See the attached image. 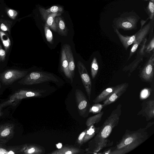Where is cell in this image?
<instances>
[{"instance_id": "8992f818", "label": "cell", "mask_w": 154, "mask_h": 154, "mask_svg": "<svg viewBox=\"0 0 154 154\" xmlns=\"http://www.w3.org/2000/svg\"><path fill=\"white\" fill-rule=\"evenodd\" d=\"M77 109L80 116L85 118L88 115L91 106L84 94L80 90L76 89L75 93Z\"/></svg>"}, {"instance_id": "5bb4252c", "label": "cell", "mask_w": 154, "mask_h": 154, "mask_svg": "<svg viewBox=\"0 0 154 154\" xmlns=\"http://www.w3.org/2000/svg\"><path fill=\"white\" fill-rule=\"evenodd\" d=\"M39 10L42 17L46 21L45 25L55 32H57L55 17L60 16L61 13H49L45 9L39 7Z\"/></svg>"}, {"instance_id": "9c48e42d", "label": "cell", "mask_w": 154, "mask_h": 154, "mask_svg": "<svg viewBox=\"0 0 154 154\" xmlns=\"http://www.w3.org/2000/svg\"><path fill=\"white\" fill-rule=\"evenodd\" d=\"M77 66L83 84L88 96V99L90 100L92 87L91 78L85 66L80 61H78Z\"/></svg>"}, {"instance_id": "484cf974", "label": "cell", "mask_w": 154, "mask_h": 154, "mask_svg": "<svg viewBox=\"0 0 154 154\" xmlns=\"http://www.w3.org/2000/svg\"><path fill=\"white\" fill-rule=\"evenodd\" d=\"M0 38L6 53L8 52L11 45V41L9 37L2 32H0Z\"/></svg>"}, {"instance_id": "5b68a950", "label": "cell", "mask_w": 154, "mask_h": 154, "mask_svg": "<svg viewBox=\"0 0 154 154\" xmlns=\"http://www.w3.org/2000/svg\"><path fill=\"white\" fill-rule=\"evenodd\" d=\"M27 73V71L16 69L7 70L1 74L0 76L1 81L3 85H8L22 79L26 76Z\"/></svg>"}, {"instance_id": "836d02e7", "label": "cell", "mask_w": 154, "mask_h": 154, "mask_svg": "<svg viewBox=\"0 0 154 154\" xmlns=\"http://www.w3.org/2000/svg\"><path fill=\"white\" fill-rule=\"evenodd\" d=\"M6 54V53L5 50L2 48L0 41V63L1 62L5 60Z\"/></svg>"}, {"instance_id": "7402d4cb", "label": "cell", "mask_w": 154, "mask_h": 154, "mask_svg": "<svg viewBox=\"0 0 154 154\" xmlns=\"http://www.w3.org/2000/svg\"><path fill=\"white\" fill-rule=\"evenodd\" d=\"M143 56L137 54L135 59L128 66H125L123 69V71L129 72V74L130 75L135 69L139 64L143 61Z\"/></svg>"}, {"instance_id": "d4e9b609", "label": "cell", "mask_w": 154, "mask_h": 154, "mask_svg": "<svg viewBox=\"0 0 154 154\" xmlns=\"http://www.w3.org/2000/svg\"><path fill=\"white\" fill-rule=\"evenodd\" d=\"M103 114L104 112L102 111L95 115L89 117L85 123L87 127L92 124H97L101 121Z\"/></svg>"}, {"instance_id": "52a82bcc", "label": "cell", "mask_w": 154, "mask_h": 154, "mask_svg": "<svg viewBox=\"0 0 154 154\" xmlns=\"http://www.w3.org/2000/svg\"><path fill=\"white\" fill-rule=\"evenodd\" d=\"M140 71V77L143 81L152 83L153 82L154 52Z\"/></svg>"}, {"instance_id": "ba28073f", "label": "cell", "mask_w": 154, "mask_h": 154, "mask_svg": "<svg viewBox=\"0 0 154 154\" xmlns=\"http://www.w3.org/2000/svg\"><path fill=\"white\" fill-rule=\"evenodd\" d=\"M150 23L149 22L143 27L141 26L140 29L136 33V37L131 47L128 59L129 60L133 55L141 42L147 36L150 29Z\"/></svg>"}, {"instance_id": "4dcf8cb0", "label": "cell", "mask_w": 154, "mask_h": 154, "mask_svg": "<svg viewBox=\"0 0 154 154\" xmlns=\"http://www.w3.org/2000/svg\"><path fill=\"white\" fill-rule=\"evenodd\" d=\"M152 91V89L145 88L142 89L140 94V99L143 100L148 97L150 95Z\"/></svg>"}, {"instance_id": "e0dca14e", "label": "cell", "mask_w": 154, "mask_h": 154, "mask_svg": "<svg viewBox=\"0 0 154 154\" xmlns=\"http://www.w3.org/2000/svg\"><path fill=\"white\" fill-rule=\"evenodd\" d=\"M85 151L78 147L69 145H66L61 148L55 150L51 154H77L84 153Z\"/></svg>"}, {"instance_id": "ac0fdd59", "label": "cell", "mask_w": 154, "mask_h": 154, "mask_svg": "<svg viewBox=\"0 0 154 154\" xmlns=\"http://www.w3.org/2000/svg\"><path fill=\"white\" fill-rule=\"evenodd\" d=\"M60 70L65 76L70 79L71 81V78L69 70L68 63L63 46L62 47L61 52Z\"/></svg>"}, {"instance_id": "9a60e30c", "label": "cell", "mask_w": 154, "mask_h": 154, "mask_svg": "<svg viewBox=\"0 0 154 154\" xmlns=\"http://www.w3.org/2000/svg\"><path fill=\"white\" fill-rule=\"evenodd\" d=\"M45 152L43 147L34 144H25L21 145L20 154H41Z\"/></svg>"}, {"instance_id": "d6986e66", "label": "cell", "mask_w": 154, "mask_h": 154, "mask_svg": "<svg viewBox=\"0 0 154 154\" xmlns=\"http://www.w3.org/2000/svg\"><path fill=\"white\" fill-rule=\"evenodd\" d=\"M114 31L116 34L125 49L127 50L129 47L133 43L136 37V33L131 36H125L122 35L118 29H114Z\"/></svg>"}, {"instance_id": "44dd1931", "label": "cell", "mask_w": 154, "mask_h": 154, "mask_svg": "<svg viewBox=\"0 0 154 154\" xmlns=\"http://www.w3.org/2000/svg\"><path fill=\"white\" fill-rule=\"evenodd\" d=\"M115 88V86L109 87L105 89L93 100V102L97 103L104 101L111 94Z\"/></svg>"}, {"instance_id": "f35d334b", "label": "cell", "mask_w": 154, "mask_h": 154, "mask_svg": "<svg viewBox=\"0 0 154 154\" xmlns=\"http://www.w3.org/2000/svg\"><path fill=\"white\" fill-rule=\"evenodd\" d=\"M8 13L11 16H12L13 15L14 13L13 11L11 10H10L8 11Z\"/></svg>"}, {"instance_id": "8fae6325", "label": "cell", "mask_w": 154, "mask_h": 154, "mask_svg": "<svg viewBox=\"0 0 154 154\" xmlns=\"http://www.w3.org/2000/svg\"><path fill=\"white\" fill-rule=\"evenodd\" d=\"M15 125L6 123L0 125V143L4 145L14 137Z\"/></svg>"}, {"instance_id": "2e32d148", "label": "cell", "mask_w": 154, "mask_h": 154, "mask_svg": "<svg viewBox=\"0 0 154 154\" xmlns=\"http://www.w3.org/2000/svg\"><path fill=\"white\" fill-rule=\"evenodd\" d=\"M63 46L65 49L68 63L69 70L71 78V82L72 83L75 75V65L74 56L71 47L69 45L65 44Z\"/></svg>"}, {"instance_id": "f1b7e54d", "label": "cell", "mask_w": 154, "mask_h": 154, "mask_svg": "<svg viewBox=\"0 0 154 154\" xmlns=\"http://www.w3.org/2000/svg\"><path fill=\"white\" fill-rule=\"evenodd\" d=\"M44 29L45 36L47 41L50 44H53L54 43L53 36L50 28L45 25Z\"/></svg>"}, {"instance_id": "8d00e7d4", "label": "cell", "mask_w": 154, "mask_h": 154, "mask_svg": "<svg viewBox=\"0 0 154 154\" xmlns=\"http://www.w3.org/2000/svg\"><path fill=\"white\" fill-rule=\"evenodd\" d=\"M0 28L2 30L4 31H6L8 30V29L5 25L2 23L0 25Z\"/></svg>"}, {"instance_id": "83f0119b", "label": "cell", "mask_w": 154, "mask_h": 154, "mask_svg": "<svg viewBox=\"0 0 154 154\" xmlns=\"http://www.w3.org/2000/svg\"><path fill=\"white\" fill-rule=\"evenodd\" d=\"M146 56L150 54L152 52H154V37L153 36L146 45L144 50Z\"/></svg>"}, {"instance_id": "7c38bea8", "label": "cell", "mask_w": 154, "mask_h": 154, "mask_svg": "<svg viewBox=\"0 0 154 154\" xmlns=\"http://www.w3.org/2000/svg\"><path fill=\"white\" fill-rule=\"evenodd\" d=\"M137 115L145 117L146 121L154 118V99H150L143 101L142 103V109L138 112Z\"/></svg>"}, {"instance_id": "277c9868", "label": "cell", "mask_w": 154, "mask_h": 154, "mask_svg": "<svg viewBox=\"0 0 154 154\" xmlns=\"http://www.w3.org/2000/svg\"><path fill=\"white\" fill-rule=\"evenodd\" d=\"M42 90L21 89L14 93L8 100L9 105L15 106L22 99L32 97H39L44 92Z\"/></svg>"}, {"instance_id": "603a6c76", "label": "cell", "mask_w": 154, "mask_h": 154, "mask_svg": "<svg viewBox=\"0 0 154 154\" xmlns=\"http://www.w3.org/2000/svg\"><path fill=\"white\" fill-rule=\"evenodd\" d=\"M21 145L6 146H0V154H20Z\"/></svg>"}, {"instance_id": "d6a6232c", "label": "cell", "mask_w": 154, "mask_h": 154, "mask_svg": "<svg viewBox=\"0 0 154 154\" xmlns=\"http://www.w3.org/2000/svg\"><path fill=\"white\" fill-rule=\"evenodd\" d=\"M49 13H61L63 12V9L61 7L57 6H53L46 10Z\"/></svg>"}, {"instance_id": "1f68e13d", "label": "cell", "mask_w": 154, "mask_h": 154, "mask_svg": "<svg viewBox=\"0 0 154 154\" xmlns=\"http://www.w3.org/2000/svg\"><path fill=\"white\" fill-rule=\"evenodd\" d=\"M87 129L86 128L79 135L75 142L76 144L80 146L83 144L85 136Z\"/></svg>"}, {"instance_id": "f546056e", "label": "cell", "mask_w": 154, "mask_h": 154, "mask_svg": "<svg viewBox=\"0 0 154 154\" xmlns=\"http://www.w3.org/2000/svg\"><path fill=\"white\" fill-rule=\"evenodd\" d=\"M103 107V104L98 103H95L91 106L89 110V112L93 114H97L101 111Z\"/></svg>"}, {"instance_id": "ab89813d", "label": "cell", "mask_w": 154, "mask_h": 154, "mask_svg": "<svg viewBox=\"0 0 154 154\" xmlns=\"http://www.w3.org/2000/svg\"><path fill=\"white\" fill-rule=\"evenodd\" d=\"M1 87H2V86H1V83L0 82V89L1 88Z\"/></svg>"}, {"instance_id": "ffe728a7", "label": "cell", "mask_w": 154, "mask_h": 154, "mask_svg": "<svg viewBox=\"0 0 154 154\" xmlns=\"http://www.w3.org/2000/svg\"><path fill=\"white\" fill-rule=\"evenodd\" d=\"M55 19L57 26V32L61 36H67L68 29L62 17L59 16H57L55 17Z\"/></svg>"}, {"instance_id": "4316f807", "label": "cell", "mask_w": 154, "mask_h": 154, "mask_svg": "<svg viewBox=\"0 0 154 154\" xmlns=\"http://www.w3.org/2000/svg\"><path fill=\"white\" fill-rule=\"evenodd\" d=\"M99 69V66L97 59L94 57L91 65V75L92 79H94L97 74Z\"/></svg>"}, {"instance_id": "7a4b0ae2", "label": "cell", "mask_w": 154, "mask_h": 154, "mask_svg": "<svg viewBox=\"0 0 154 154\" xmlns=\"http://www.w3.org/2000/svg\"><path fill=\"white\" fill-rule=\"evenodd\" d=\"M148 138L149 134L144 128L134 131L127 129L122 138L115 146L110 147L101 153L126 154L137 147Z\"/></svg>"}, {"instance_id": "60d3db41", "label": "cell", "mask_w": 154, "mask_h": 154, "mask_svg": "<svg viewBox=\"0 0 154 154\" xmlns=\"http://www.w3.org/2000/svg\"><path fill=\"white\" fill-rule=\"evenodd\" d=\"M4 145L2 144H1L0 143V146H3Z\"/></svg>"}, {"instance_id": "3957f363", "label": "cell", "mask_w": 154, "mask_h": 154, "mask_svg": "<svg viewBox=\"0 0 154 154\" xmlns=\"http://www.w3.org/2000/svg\"><path fill=\"white\" fill-rule=\"evenodd\" d=\"M49 81L57 82L59 81V80L54 74L36 71L27 74L18 83L24 85H32Z\"/></svg>"}, {"instance_id": "74e56055", "label": "cell", "mask_w": 154, "mask_h": 154, "mask_svg": "<svg viewBox=\"0 0 154 154\" xmlns=\"http://www.w3.org/2000/svg\"><path fill=\"white\" fill-rule=\"evenodd\" d=\"M154 124V122H150L148 123L147 125L144 128L146 130H147L148 128L150 127L152 125H153Z\"/></svg>"}, {"instance_id": "e575fe53", "label": "cell", "mask_w": 154, "mask_h": 154, "mask_svg": "<svg viewBox=\"0 0 154 154\" xmlns=\"http://www.w3.org/2000/svg\"><path fill=\"white\" fill-rule=\"evenodd\" d=\"M149 8L150 12L151 13V17H152L153 15L154 6L153 3L150 2L149 5Z\"/></svg>"}, {"instance_id": "6da1fadb", "label": "cell", "mask_w": 154, "mask_h": 154, "mask_svg": "<svg viewBox=\"0 0 154 154\" xmlns=\"http://www.w3.org/2000/svg\"><path fill=\"white\" fill-rule=\"evenodd\" d=\"M122 113V105L119 104L100 127L98 133L88 143L86 153L97 154L104 148L110 147L113 144L108 138L113 128L118 125Z\"/></svg>"}, {"instance_id": "30bf717a", "label": "cell", "mask_w": 154, "mask_h": 154, "mask_svg": "<svg viewBox=\"0 0 154 154\" xmlns=\"http://www.w3.org/2000/svg\"><path fill=\"white\" fill-rule=\"evenodd\" d=\"M129 85L128 83H122L115 86L113 91L105 100L103 101L104 107L116 101L126 91Z\"/></svg>"}, {"instance_id": "4fadbf2b", "label": "cell", "mask_w": 154, "mask_h": 154, "mask_svg": "<svg viewBox=\"0 0 154 154\" xmlns=\"http://www.w3.org/2000/svg\"><path fill=\"white\" fill-rule=\"evenodd\" d=\"M137 19L134 16L121 18L117 21L114 29H122L125 30H130L137 28Z\"/></svg>"}, {"instance_id": "d590c367", "label": "cell", "mask_w": 154, "mask_h": 154, "mask_svg": "<svg viewBox=\"0 0 154 154\" xmlns=\"http://www.w3.org/2000/svg\"><path fill=\"white\" fill-rule=\"evenodd\" d=\"M7 106L8 105L6 101L0 104V117H1L3 114V113L2 112V108Z\"/></svg>"}, {"instance_id": "cb8c5ba5", "label": "cell", "mask_w": 154, "mask_h": 154, "mask_svg": "<svg viewBox=\"0 0 154 154\" xmlns=\"http://www.w3.org/2000/svg\"><path fill=\"white\" fill-rule=\"evenodd\" d=\"M100 127H96L94 124L87 127L86 133L85 137L83 143H85L92 138L97 134L100 129Z\"/></svg>"}]
</instances>
